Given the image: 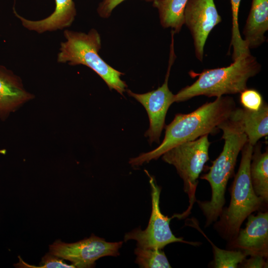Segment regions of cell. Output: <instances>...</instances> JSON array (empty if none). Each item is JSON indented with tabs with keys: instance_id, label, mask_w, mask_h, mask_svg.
<instances>
[{
	"instance_id": "cell-4",
	"label": "cell",
	"mask_w": 268,
	"mask_h": 268,
	"mask_svg": "<svg viewBox=\"0 0 268 268\" xmlns=\"http://www.w3.org/2000/svg\"><path fill=\"white\" fill-rule=\"evenodd\" d=\"M253 149L248 142L243 147L239 167L231 186L229 205L223 208L219 220L215 222V229L228 242L236 237L250 214L268 204L256 195L252 186L250 166Z\"/></svg>"
},
{
	"instance_id": "cell-5",
	"label": "cell",
	"mask_w": 268,
	"mask_h": 268,
	"mask_svg": "<svg viewBox=\"0 0 268 268\" xmlns=\"http://www.w3.org/2000/svg\"><path fill=\"white\" fill-rule=\"evenodd\" d=\"M66 40L61 42L57 61L70 66L82 65L88 67L105 82L110 90L121 95L127 85L121 78L123 74L107 64L99 56L101 43L99 34L94 29L87 33L65 30Z\"/></svg>"
},
{
	"instance_id": "cell-3",
	"label": "cell",
	"mask_w": 268,
	"mask_h": 268,
	"mask_svg": "<svg viewBox=\"0 0 268 268\" xmlns=\"http://www.w3.org/2000/svg\"><path fill=\"white\" fill-rule=\"evenodd\" d=\"M261 68L256 58L249 52L241 54L226 67L206 69L199 73L190 71L191 76L198 78L175 94V102L201 95L218 97L240 93L247 88L248 80L258 74Z\"/></svg>"
},
{
	"instance_id": "cell-12",
	"label": "cell",
	"mask_w": 268,
	"mask_h": 268,
	"mask_svg": "<svg viewBox=\"0 0 268 268\" xmlns=\"http://www.w3.org/2000/svg\"><path fill=\"white\" fill-rule=\"evenodd\" d=\"M34 98L24 87L21 79L12 71L0 65V119Z\"/></svg>"
},
{
	"instance_id": "cell-11",
	"label": "cell",
	"mask_w": 268,
	"mask_h": 268,
	"mask_svg": "<svg viewBox=\"0 0 268 268\" xmlns=\"http://www.w3.org/2000/svg\"><path fill=\"white\" fill-rule=\"evenodd\" d=\"M244 228L228 242V248L239 250L247 256L268 257V211L250 214Z\"/></svg>"
},
{
	"instance_id": "cell-13",
	"label": "cell",
	"mask_w": 268,
	"mask_h": 268,
	"mask_svg": "<svg viewBox=\"0 0 268 268\" xmlns=\"http://www.w3.org/2000/svg\"><path fill=\"white\" fill-rule=\"evenodd\" d=\"M55 8L49 16L39 20L26 19L16 11L13 12L21 22L23 27L38 33L61 30L69 27L74 20L76 14L72 0H55Z\"/></svg>"
},
{
	"instance_id": "cell-21",
	"label": "cell",
	"mask_w": 268,
	"mask_h": 268,
	"mask_svg": "<svg viewBox=\"0 0 268 268\" xmlns=\"http://www.w3.org/2000/svg\"><path fill=\"white\" fill-rule=\"evenodd\" d=\"M240 94V103L245 109L258 111L264 103L262 95L254 89L247 88Z\"/></svg>"
},
{
	"instance_id": "cell-22",
	"label": "cell",
	"mask_w": 268,
	"mask_h": 268,
	"mask_svg": "<svg viewBox=\"0 0 268 268\" xmlns=\"http://www.w3.org/2000/svg\"><path fill=\"white\" fill-rule=\"evenodd\" d=\"M37 268H75L74 265H68L63 261V259L52 254L48 253L42 258L40 267Z\"/></svg>"
},
{
	"instance_id": "cell-17",
	"label": "cell",
	"mask_w": 268,
	"mask_h": 268,
	"mask_svg": "<svg viewBox=\"0 0 268 268\" xmlns=\"http://www.w3.org/2000/svg\"><path fill=\"white\" fill-rule=\"evenodd\" d=\"M189 0H154L153 6L158 10L160 23L178 33L184 24V12Z\"/></svg>"
},
{
	"instance_id": "cell-18",
	"label": "cell",
	"mask_w": 268,
	"mask_h": 268,
	"mask_svg": "<svg viewBox=\"0 0 268 268\" xmlns=\"http://www.w3.org/2000/svg\"><path fill=\"white\" fill-rule=\"evenodd\" d=\"M134 253L135 263L142 268H170L171 266L162 249L137 246Z\"/></svg>"
},
{
	"instance_id": "cell-19",
	"label": "cell",
	"mask_w": 268,
	"mask_h": 268,
	"mask_svg": "<svg viewBox=\"0 0 268 268\" xmlns=\"http://www.w3.org/2000/svg\"><path fill=\"white\" fill-rule=\"evenodd\" d=\"M203 234L202 232H201ZM205 237L211 244L213 253L212 265L215 268H237L239 265L247 257L239 250H224L215 246L208 238Z\"/></svg>"
},
{
	"instance_id": "cell-16",
	"label": "cell",
	"mask_w": 268,
	"mask_h": 268,
	"mask_svg": "<svg viewBox=\"0 0 268 268\" xmlns=\"http://www.w3.org/2000/svg\"><path fill=\"white\" fill-rule=\"evenodd\" d=\"M252 153L250 174L256 195L268 203V151L262 153L259 144H256Z\"/></svg>"
},
{
	"instance_id": "cell-9",
	"label": "cell",
	"mask_w": 268,
	"mask_h": 268,
	"mask_svg": "<svg viewBox=\"0 0 268 268\" xmlns=\"http://www.w3.org/2000/svg\"><path fill=\"white\" fill-rule=\"evenodd\" d=\"M174 59L173 42H172L168 70L163 84L156 90L143 94H137L130 90H126L130 96L143 105L147 113L149 127L145 133V136L148 138L150 144L159 142L167 112L170 105L175 102V94L170 90L168 84Z\"/></svg>"
},
{
	"instance_id": "cell-15",
	"label": "cell",
	"mask_w": 268,
	"mask_h": 268,
	"mask_svg": "<svg viewBox=\"0 0 268 268\" xmlns=\"http://www.w3.org/2000/svg\"><path fill=\"white\" fill-rule=\"evenodd\" d=\"M231 114L241 123L247 136L248 142L252 146L268 134V106L264 102L258 111L235 108Z\"/></svg>"
},
{
	"instance_id": "cell-24",
	"label": "cell",
	"mask_w": 268,
	"mask_h": 268,
	"mask_svg": "<svg viewBox=\"0 0 268 268\" xmlns=\"http://www.w3.org/2000/svg\"><path fill=\"white\" fill-rule=\"evenodd\" d=\"M266 259L260 256H250L245 258L238 266V268H268Z\"/></svg>"
},
{
	"instance_id": "cell-20",
	"label": "cell",
	"mask_w": 268,
	"mask_h": 268,
	"mask_svg": "<svg viewBox=\"0 0 268 268\" xmlns=\"http://www.w3.org/2000/svg\"><path fill=\"white\" fill-rule=\"evenodd\" d=\"M242 0H230L232 10V36L230 48L232 47V59L235 60L241 54L250 52L240 34L238 15Z\"/></svg>"
},
{
	"instance_id": "cell-7",
	"label": "cell",
	"mask_w": 268,
	"mask_h": 268,
	"mask_svg": "<svg viewBox=\"0 0 268 268\" xmlns=\"http://www.w3.org/2000/svg\"><path fill=\"white\" fill-rule=\"evenodd\" d=\"M145 171L149 177L151 187L152 211L150 218L145 230H142L139 227L126 233L124 241L134 240L136 241L138 247L160 249H162L169 244L175 242L198 245L199 243L198 242L185 241L182 238L177 237L173 234L170 227V221L172 217L164 215L160 209L161 189L156 184L154 178L147 171Z\"/></svg>"
},
{
	"instance_id": "cell-23",
	"label": "cell",
	"mask_w": 268,
	"mask_h": 268,
	"mask_svg": "<svg viewBox=\"0 0 268 268\" xmlns=\"http://www.w3.org/2000/svg\"><path fill=\"white\" fill-rule=\"evenodd\" d=\"M125 0H103L97 8L98 14L102 18H108L113 9ZM146 1H153L154 0H143Z\"/></svg>"
},
{
	"instance_id": "cell-6",
	"label": "cell",
	"mask_w": 268,
	"mask_h": 268,
	"mask_svg": "<svg viewBox=\"0 0 268 268\" xmlns=\"http://www.w3.org/2000/svg\"><path fill=\"white\" fill-rule=\"evenodd\" d=\"M208 134L188 141L172 148L162 155V160L173 165L183 181L184 191L188 195L189 205L187 209L177 217L182 218L191 212L197 201L196 191L198 178L205 163L209 160L210 142Z\"/></svg>"
},
{
	"instance_id": "cell-14",
	"label": "cell",
	"mask_w": 268,
	"mask_h": 268,
	"mask_svg": "<svg viewBox=\"0 0 268 268\" xmlns=\"http://www.w3.org/2000/svg\"><path fill=\"white\" fill-rule=\"evenodd\" d=\"M268 30V0H252L243 34L247 47L257 48L266 40Z\"/></svg>"
},
{
	"instance_id": "cell-10",
	"label": "cell",
	"mask_w": 268,
	"mask_h": 268,
	"mask_svg": "<svg viewBox=\"0 0 268 268\" xmlns=\"http://www.w3.org/2000/svg\"><path fill=\"white\" fill-rule=\"evenodd\" d=\"M222 20L214 0H189L184 12V24L194 41L196 58L203 61L204 47L212 30Z\"/></svg>"
},
{
	"instance_id": "cell-8",
	"label": "cell",
	"mask_w": 268,
	"mask_h": 268,
	"mask_svg": "<svg viewBox=\"0 0 268 268\" xmlns=\"http://www.w3.org/2000/svg\"><path fill=\"white\" fill-rule=\"evenodd\" d=\"M123 242H109L92 234L77 242L67 243L60 240L49 246V253L62 259L71 262L75 268H89L95 266V262L105 256H117Z\"/></svg>"
},
{
	"instance_id": "cell-1",
	"label": "cell",
	"mask_w": 268,
	"mask_h": 268,
	"mask_svg": "<svg viewBox=\"0 0 268 268\" xmlns=\"http://www.w3.org/2000/svg\"><path fill=\"white\" fill-rule=\"evenodd\" d=\"M233 98L220 96L205 103L189 114H177L165 127L162 142L155 149L130 159L133 167H138L156 160L165 152L182 143L195 140L205 134L214 133L219 125L227 120L236 108Z\"/></svg>"
},
{
	"instance_id": "cell-2",
	"label": "cell",
	"mask_w": 268,
	"mask_h": 268,
	"mask_svg": "<svg viewBox=\"0 0 268 268\" xmlns=\"http://www.w3.org/2000/svg\"><path fill=\"white\" fill-rule=\"evenodd\" d=\"M218 128L223 132L222 137L224 144L222 151L212 162L208 172L200 177L209 183L211 197L209 201H196L205 217V227L215 223L223 210L228 181L234 174L240 152L248 142L240 122L231 114Z\"/></svg>"
}]
</instances>
